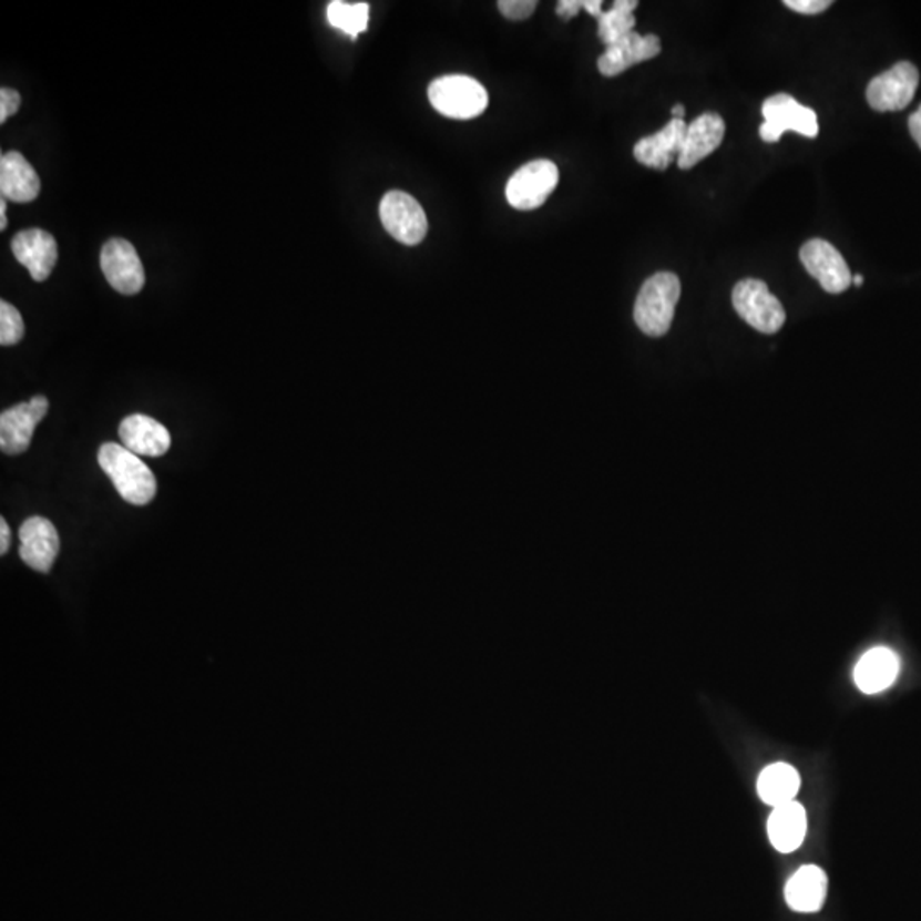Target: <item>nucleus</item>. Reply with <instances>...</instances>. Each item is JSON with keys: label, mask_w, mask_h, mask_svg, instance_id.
<instances>
[{"label": "nucleus", "mask_w": 921, "mask_h": 921, "mask_svg": "<svg viewBox=\"0 0 921 921\" xmlns=\"http://www.w3.org/2000/svg\"><path fill=\"white\" fill-rule=\"evenodd\" d=\"M98 463L125 502L147 505L156 497L157 481L151 468L125 446L115 442L101 446Z\"/></svg>", "instance_id": "f257e3e1"}, {"label": "nucleus", "mask_w": 921, "mask_h": 921, "mask_svg": "<svg viewBox=\"0 0 921 921\" xmlns=\"http://www.w3.org/2000/svg\"><path fill=\"white\" fill-rule=\"evenodd\" d=\"M682 297V282L676 274L659 272L642 285L633 318L648 337H663L673 325L676 304Z\"/></svg>", "instance_id": "f03ea898"}, {"label": "nucleus", "mask_w": 921, "mask_h": 921, "mask_svg": "<svg viewBox=\"0 0 921 921\" xmlns=\"http://www.w3.org/2000/svg\"><path fill=\"white\" fill-rule=\"evenodd\" d=\"M429 100L441 115L454 120L480 116L489 106V93L477 79L442 75L429 85Z\"/></svg>", "instance_id": "7ed1b4c3"}, {"label": "nucleus", "mask_w": 921, "mask_h": 921, "mask_svg": "<svg viewBox=\"0 0 921 921\" xmlns=\"http://www.w3.org/2000/svg\"><path fill=\"white\" fill-rule=\"evenodd\" d=\"M765 123L759 137L768 144L781 139L785 132H797L804 137L815 139L819 134L818 115L812 108L802 106L790 94H775L763 103Z\"/></svg>", "instance_id": "20e7f679"}, {"label": "nucleus", "mask_w": 921, "mask_h": 921, "mask_svg": "<svg viewBox=\"0 0 921 921\" xmlns=\"http://www.w3.org/2000/svg\"><path fill=\"white\" fill-rule=\"evenodd\" d=\"M733 304L737 315L765 335L780 331L787 315L780 300L770 293L765 282L756 278L740 280L733 290Z\"/></svg>", "instance_id": "39448f33"}, {"label": "nucleus", "mask_w": 921, "mask_h": 921, "mask_svg": "<svg viewBox=\"0 0 921 921\" xmlns=\"http://www.w3.org/2000/svg\"><path fill=\"white\" fill-rule=\"evenodd\" d=\"M379 217L385 229L407 246L420 245L429 231L422 205L400 190H392L382 196Z\"/></svg>", "instance_id": "423d86ee"}, {"label": "nucleus", "mask_w": 921, "mask_h": 921, "mask_svg": "<svg viewBox=\"0 0 921 921\" xmlns=\"http://www.w3.org/2000/svg\"><path fill=\"white\" fill-rule=\"evenodd\" d=\"M559 185V167L548 160H538L519 167L509 180L505 195L518 211H534L546 202Z\"/></svg>", "instance_id": "0eeeda50"}, {"label": "nucleus", "mask_w": 921, "mask_h": 921, "mask_svg": "<svg viewBox=\"0 0 921 921\" xmlns=\"http://www.w3.org/2000/svg\"><path fill=\"white\" fill-rule=\"evenodd\" d=\"M920 84V72L911 62L896 63L894 68L873 78L867 85V103L876 112H899L913 101Z\"/></svg>", "instance_id": "6e6552de"}, {"label": "nucleus", "mask_w": 921, "mask_h": 921, "mask_svg": "<svg viewBox=\"0 0 921 921\" xmlns=\"http://www.w3.org/2000/svg\"><path fill=\"white\" fill-rule=\"evenodd\" d=\"M101 270L116 293L135 296L145 285L144 265L137 249L130 241L113 237L101 249Z\"/></svg>", "instance_id": "1a4fd4ad"}, {"label": "nucleus", "mask_w": 921, "mask_h": 921, "mask_svg": "<svg viewBox=\"0 0 921 921\" xmlns=\"http://www.w3.org/2000/svg\"><path fill=\"white\" fill-rule=\"evenodd\" d=\"M50 403L45 397L31 398L0 415V449L4 454H23L30 448L34 429L45 419Z\"/></svg>", "instance_id": "9d476101"}, {"label": "nucleus", "mask_w": 921, "mask_h": 921, "mask_svg": "<svg viewBox=\"0 0 921 921\" xmlns=\"http://www.w3.org/2000/svg\"><path fill=\"white\" fill-rule=\"evenodd\" d=\"M800 262L810 277L829 294H841L853 284L850 268L841 253L825 239H810L800 248Z\"/></svg>", "instance_id": "9b49d317"}, {"label": "nucleus", "mask_w": 921, "mask_h": 921, "mask_svg": "<svg viewBox=\"0 0 921 921\" xmlns=\"http://www.w3.org/2000/svg\"><path fill=\"white\" fill-rule=\"evenodd\" d=\"M11 249L16 259L28 268L34 282L47 280L59 259L55 237L49 231L38 229V227L14 234L11 239Z\"/></svg>", "instance_id": "f8f14e48"}, {"label": "nucleus", "mask_w": 921, "mask_h": 921, "mask_svg": "<svg viewBox=\"0 0 921 921\" xmlns=\"http://www.w3.org/2000/svg\"><path fill=\"white\" fill-rule=\"evenodd\" d=\"M19 555L31 569L49 574L59 555L60 538L55 525L45 518L27 519L19 528Z\"/></svg>", "instance_id": "ddd939ff"}, {"label": "nucleus", "mask_w": 921, "mask_h": 921, "mask_svg": "<svg viewBox=\"0 0 921 921\" xmlns=\"http://www.w3.org/2000/svg\"><path fill=\"white\" fill-rule=\"evenodd\" d=\"M663 45H661L659 37L655 34L642 37L632 31L622 40L616 41L614 45L607 47L606 52L597 60V69L606 78H614L637 63L654 59L659 55Z\"/></svg>", "instance_id": "4468645a"}, {"label": "nucleus", "mask_w": 921, "mask_h": 921, "mask_svg": "<svg viewBox=\"0 0 921 921\" xmlns=\"http://www.w3.org/2000/svg\"><path fill=\"white\" fill-rule=\"evenodd\" d=\"M726 135V122L717 113H704L693 120L686 130L685 144L677 156L679 170H692L693 166L710 156L712 152L720 147Z\"/></svg>", "instance_id": "2eb2a0df"}, {"label": "nucleus", "mask_w": 921, "mask_h": 921, "mask_svg": "<svg viewBox=\"0 0 921 921\" xmlns=\"http://www.w3.org/2000/svg\"><path fill=\"white\" fill-rule=\"evenodd\" d=\"M120 439L129 451L145 458H160L171 448V433L147 415H130L120 423Z\"/></svg>", "instance_id": "dca6fc26"}, {"label": "nucleus", "mask_w": 921, "mask_h": 921, "mask_svg": "<svg viewBox=\"0 0 921 921\" xmlns=\"http://www.w3.org/2000/svg\"><path fill=\"white\" fill-rule=\"evenodd\" d=\"M41 182L34 167L21 152L9 151L0 157V193L6 201L30 204L40 195Z\"/></svg>", "instance_id": "f3484780"}, {"label": "nucleus", "mask_w": 921, "mask_h": 921, "mask_svg": "<svg viewBox=\"0 0 921 921\" xmlns=\"http://www.w3.org/2000/svg\"><path fill=\"white\" fill-rule=\"evenodd\" d=\"M686 130H688V125H686L685 120H671L657 134L642 139L635 144V149H633L635 160L644 166L652 167V170H667L682 152Z\"/></svg>", "instance_id": "a211bd4d"}, {"label": "nucleus", "mask_w": 921, "mask_h": 921, "mask_svg": "<svg viewBox=\"0 0 921 921\" xmlns=\"http://www.w3.org/2000/svg\"><path fill=\"white\" fill-rule=\"evenodd\" d=\"M828 892V877L818 866L800 867L785 888L788 907L799 913H816L821 910Z\"/></svg>", "instance_id": "6ab92c4d"}, {"label": "nucleus", "mask_w": 921, "mask_h": 921, "mask_svg": "<svg viewBox=\"0 0 921 921\" xmlns=\"http://www.w3.org/2000/svg\"><path fill=\"white\" fill-rule=\"evenodd\" d=\"M899 674L898 655L888 647H876L863 654L855 667V683L866 695L884 692Z\"/></svg>", "instance_id": "aec40b11"}, {"label": "nucleus", "mask_w": 921, "mask_h": 921, "mask_svg": "<svg viewBox=\"0 0 921 921\" xmlns=\"http://www.w3.org/2000/svg\"><path fill=\"white\" fill-rule=\"evenodd\" d=\"M806 809L794 800L775 807L768 819V837L781 853L797 850L806 838Z\"/></svg>", "instance_id": "412c9836"}, {"label": "nucleus", "mask_w": 921, "mask_h": 921, "mask_svg": "<svg viewBox=\"0 0 921 921\" xmlns=\"http://www.w3.org/2000/svg\"><path fill=\"white\" fill-rule=\"evenodd\" d=\"M800 777L794 766L774 763L759 775L758 794L763 802L778 807L792 802L799 792Z\"/></svg>", "instance_id": "4be33fe9"}, {"label": "nucleus", "mask_w": 921, "mask_h": 921, "mask_svg": "<svg viewBox=\"0 0 921 921\" xmlns=\"http://www.w3.org/2000/svg\"><path fill=\"white\" fill-rule=\"evenodd\" d=\"M637 8V0H616L611 11L601 14L597 33H600V40L603 41L606 49L625 38L626 34L632 33L635 23H637L633 11Z\"/></svg>", "instance_id": "5701e85b"}, {"label": "nucleus", "mask_w": 921, "mask_h": 921, "mask_svg": "<svg viewBox=\"0 0 921 921\" xmlns=\"http://www.w3.org/2000/svg\"><path fill=\"white\" fill-rule=\"evenodd\" d=\"M326 16H328L331 27L344 31L345 34L356 40L360 33L367 30V24H369V4L367 2L335 0L326 9Z\"/></svg>", "instance_id": "b1692460"}, {"label": "nucleus", "mask_w": 921, "mask_h": 921, "mask_svg": "<svg viewBox=\"0 0 921 921\" xmlns=\"http://www.w3.org/2000/svg\"><path fill=\"white\" fill-rule=\"evenodd\" d=\"M24 337V323L21 313L8 300L0 303V345L11 347Z\"/></svg>", "instance_id": "393cba45"}, {"label": "nucleus", "mask_w": 921, "mask_h": 921, "mask_svg": "<svg viewBox=\"0 0 921 921\" xmlns=\"http://www.w3.org/2000/svg\"><path fill=\"white\" fill-rule=\"evenodd\" d=\"M536 8V0H500L499 2V11L511 21L530 18Z\"/></svg>", "instance_id": "a878e982"}, {"label": "nucleus", "mask_w": 921, "mask_h": 921, "mask_svg": "<svg viewBox=\"0 0 921 921\" xmlns=\"http://www.w3.org/2000/svg\"><path fill=\"white\" fill-rule=\"evenodd\" d=\"M21 106V94L11 88L0 90V123L8 122L9 116L14 115Z\"/></svg>", "instance_id": "bb28decb"}, {"label": "nucleus", "mask_w": 921, "mask_h": 921, "mask_svg": "<svg viewBox=\"0 0 921 921\" xmlns=\"http://www.w3.org/2000/svg\"><path fill=\"white\" fill-rule=\"evenodd\" d=\"M785 6L792 11L800 12V14H819L825 12L831 6L829 0H785Z\"/></svg>", "instance_id": "cd10ccee"}, {"label": "nucleus", "mask_w": 921, "mask_h": 921, "mask_svg": "<svg viewBox=\"0 0 921 921\" xmlns=\"http://www.w3.org/2000/svg\"><path fill=\"white\" fill-rule=\"evenodd\" d=\"M581 9H584L582 8V0H560L559 6H556V14L569 21V19L575 18Z\"/></svg>", "instance_id": "c85d7f7f"}, {"label": "nucleus", "mask_w": 921, "mask_h": 921, "mask_svg": "<svg viewBox=\"0 0 921 921\" xmlns=\"http://www.w3.org/2000/svg\"><path fill=\"white\" fill-rule=\"evenodd\" d=\"M9 546H11V528H9L8 521L2 518L0 519V555H6Z\"/></svg>", "instance_id": "c756f323"}, {"label": "nucleus", "mask_w": 921, "mask_h": 921, "mask_svg": "<svg viewBox=\"0 0 921 921\" xmlns=\"http://www.w3.org/2000/svg\"><path fill=\"white\" fill-rule=\"evenodd\" d=\"M908 125H910L911 137L914 139V142H917L918 147L921 149V106L918 108L917 112H914L913 115L910 116V122H908Z\"/></svg>", "instance_id": "7c9ffc66"}, {"label": "nucleus", "mask_w": 921, "mask_h": 921, "mask_svg": "<svg viewBox=\"0 0 921 921\" xmlns=\"http://www.w3.org/2000/svg\"><path fill=\"white\" fill-rule=\"evenodd\" d=\"M582 8L597 19L603 14V2L601 0H582Z\"/></svg>", "instance_id": "2f4dec72"}, {"label": "nucleus", "mask_w": 921, "mask_h": 921, "mask_svg": "<svg viewBox=\"0 0 921 921\" xmlns=\"http://www.w3.org/2000/svg\"><path fill=\"white\" fill-rule=\"evenodd\" d=\"M8 227V201L2 198L0 202V231H6Z\"/></svg>", "instance_id": "473e14b6"}, {"label": "nucleus", "mask_w": 921, "mask_h": 921, "mask_svg": "<svg viewBox=\"0 0 921 921\" xmlns=\"http://www.w3.org/2000/svg\"><path fill=\"white\" fill-rule=\"evenodd\" d=\"M671 113H673L674 120H683L685 119L686 110L685 106H683V104H676V106H674L673 110H671Z\"/></svg>", "instance_id": "72a5a7b5"}, {"label": "nucleus", "mask_w": 921, "mask_h": 921, "mask_svg": "<svg viewBox=\"0 0 921 921\" xmlns=\"http://www.w3.org/2000/svg\"><path fill=\"white\" fill-rule=\"evenodd\" d=\"M853 284H855V285H859V287H860V285H863V277H862V275H857V277H853Z\"/></svg>", "instance_id": "f704fd0d"}]
</instances>
